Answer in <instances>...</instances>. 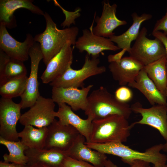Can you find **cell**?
I'll return each mask as SVG.
<instances>
[{"mask_svg": "<svg viewBox=\"0 0 167 167\" xmlns=\"http://www.w3.org/2000/svg\"><path fill=\"white\" fill-rule=\"evenodd\" d=\"M70 42L66 43L60 51L46 66L41 78L44 84L50 83L63 74L71 66L73 60V48Z\"/></svg>", "mask_w": 167, "mask_h": 167, "instance_id": "15", "label": "cell"}, {"mask_svg": "<svg viewBox=\"0 0 167 167\" xmlns=\"http://www.w3.org/2000/svg\"><path fill=\"white\" fill-rule=\"evenodd\" d=\"M27 167H55L42 164H36L31 165L27 166Z\"/></svg>", "mask_w": 167, "mask_h": 167, "instance_id": "36", "label": "cell"}, {"mask_svg": "<svg viewBox=\"0 0 167 167\" xmlns=\"http://www.w3.org/2000/svg\"><path fill=\"white\" fill-rule=\"evenodd\" d=\"M114 96L119 101L127 103L131 101L133 97L131 90L125 86H121L116 89Z\"/></svg>", "mask_w": 167, "mask_h": 167, "instance_id": "29", "label": "cell"}, {"mask_svg": "<svg viewBox=\"0 0 167 167\" xmlns=\"http://www.w3.org/2000/svg\"><path fill=\"white\" fill-rule=\"evenodd\" d=\"M132 112L139 113L142 118L132 123L147 125L157 129L163 138L167 140V105H156L148 108H143L139 102L131 106Z\"/></svg>", "mask_w": 167, "mask_h": 167, "instance_id": "11", "label": "cell"}, {"mask_svg": "<svg viewBox=\"0 0 167 167\" xmlns=\"http://www.w3.org/2000/svg\"><path fill=\"white\" fill-rule=\"evenodd\" d=\"M23 62L11 58L0 49V86L9 80L27 75Z\"/></svg>", "mask_w": 167, "mask_h": 167, "instance_id": "24", "label": "cell"}, {"mask_svg": "<svg viewBox=\"0 0 167 167\" xmlns=\"http://www.w3.org/2000/svg\"><path fill=\"white\" fill-rule=\"evenodd\" d=\"M85 144L88 147L105 154H109L120 157L125 163L131 165L136 160L144 161L154 165L165 164L167 156L161 153L163 144H159L147 149L144 152L133 150L119 142L106 143L87 142Z\"/></svg>", "mask_w": 167, "mask_h": 167, "instance_id": "2", "label": "cell"}, {"mask_svg": "<svg viewBox=\"0 0 167 167\" xmlns=\"http://www.w3.org/2000/svg\"><path fill=\"white\" fill-rule=\"evenodd\" d=\"M165 96L167 99V88ZM162 150L164 152H167V140L166 141V143L163 144Z\"/></svg>", "mask_w": 167, "mask_h": 167, "instance_id": "37", "label": "cell"}, {"mask_svg": "<svg viewBox=\"0 0 167 167\" xmlns=\"http://www.w3.org/2000/svg\"><path fill=\"white\" fill-rule=\"evenodd\" d=\"M0 143L5 146L9 152L8 154L6 153L3 155L4 162L27 165L28 158L24 152L28 148L21 140L11 141L0 137Z\"/></svg>", "mask_w": 167, "mask_h": 167, "instance_id": "27", "label": "cell"}, {"mask_svg": "<svg viewBox=\"0 0 167 167\" xmlns=\"http://www.w3.org/2000/svg\"><path fill=\"white\" fill-rule=\"evenodd\" d=\"M152 167H167V165L165 164L164 165L157 166L153 165Z\"/></svg>", "mask_w": 167, "mask_h": 167, "instance_id": "38", "label": "cell"}, {"mask_svg": "<svg viewBox=\"0 0 167 167\" xmlns=\"http://www.w3.org/2000/svg\"><path fill=\"white\" fill-rule=\"evenodd\" d=\"M166 10L165 15L156 21L152 32L163 31V32L167 36V6Z\"/></svg>", "mask_w": 167, "mask_h": 167, "instance_id": "31", "label": "cell"}, {"mask_svg": "<svg viewBox=\"0 0 167 167\" xmlns=\"http://www.w3.org/2000/svg\"><path fill=\"white\" fill-rule=\"evenodd\" d=\"M128 84L129 86L140 92L152 106L156 105H167L166 97L159 91L144 68L140 70L135 80Z\"/></svg>", "mask_w": 167, "mask_h": 167, "instance_id": "20", "label": "cell"}, {"mask_svg": "<svg viewBox=\"0 0 167 167\" xmlns=\"http://www.w3.org/2000/svg\"><path fill=\"white\" fill-rule=\"evenodd\" d=\"M131 16L133 23L126 32L120 35H114L109 38L120 49H126L128 52L131 49L132 42L135 41L138 36L142 23L152 17V15L149 14L144 13L139 15L135 12L132 13Z\"/></svg>", "mask_w": 167, "mask_h": 167, "instance_id": "22", "label": "cell"}, {"mask_svg": "<svg viewBox=\"0 0 167 167\" xmlns=\"http://www.w3.org/2000/svg\"><path fill=\"white\" fill-rule=\"evenodd\" d=\"M28 79L26 75L9 80L0 86L2 97L12 99L20 97L25 89Z\"/></svg>", "mask_w": 167, "mask_h": 167, "instance_id": "28", "label": "cell"}, {"mask_svg": "<svg viewBox=\"0 0 167 167\" xmlns=\"http://www.w3.org/2000/svg\"><path fill=\"white\" fill-rule=\"evenodd\" d=\"M152 35L158 39L163 43L165 51V57L167 61V36L161 31L152 32Z\"/></svg>", "mask_w": 167, "mask_h": 167, "instance_id": "33", "label": "cell"}, {"mask_svg": "<svg viewBox=\"0 0 167 167\" xmlns=\"http://www.w3.org/2000/svg\"><path fill=\"white\" fill-rule=\"evenodd\" d=\"M96 15V13L89 29L83 30L82 35L76 41L75 44L76 48L80 53L85 51L92 57H98L100 53L105 50L116 51L120 49L109 38L93 33L92 29Z\"/></svg>", "mask_w": 167, "mask_h": 167, "instance_id": "13", "label": "cell"}, {"mask_svg": "<svg viewBox=\"0 0 167 167\" xmlns=\"http://www.w3.org/2000/svg\"><path fill=\"white\" fill-rule=\"evenodd\" d=\"M48 132L47 127L36 128L31 125H26L18 133V136L28 148L43 149L45 146Z\"/></svg>", "mask_w": 167, "mask_h": 167, "instance_id": "26", "label": "cell"}, {"mask_svg": "<svg viewBox=\"0 0 167 167\" xmlns=\"http://www.w3.org/2000/svg\"><path fill=\"white\" fill-rule=\"evenodd\" d=\"M55 103L52 98L40 95L30 109L21 115L20 123L37 128L48 127L55 119Z\"/></svg>", "mask_w": 167, "mask_h": 167, "instance_id": "7", "label": "cell"}, {"mask_svg": "<svg viewBox=\"0 0 167 167\" xmlns=\"http://www.w3.org/2000/svg\"><path fill=\"white\" fill-rule=\"evenodd\" d=\"M167 61L165 56L143 68L148 77L165 97L167 88Z\"/></svg>", "mask_w": 167, "mask_h": 167, "instance_id": "25", "label": "cell"}, {"mask_svg": "<svg viewBox=\"0 0 167 167\" xmlns=\"http://www.w3.org/2000/svg\"><path fill=\"white\" fill-rule=\"evenodd\" d=\"M29 55L31 60L30 73L25 89L20 96L19 103L22 109L31 107L40 95L38 73L40 62L43 57L39 44L35 43L29 50Z\"/></svg>", "mask_w": 167, "mask_h": 167, "instance_id": "10", "label": "cell"}, {"mask_svg": "<svg viewBox=\"0 0 167 167\" xmlns=\"http://www.w3.org/2000/svg\"><path fill=\"white\" fill-rule=\"evenodd\" d=\"M22 109L20 103L12 99L1 97L0 100V137L11 141H17L18 133L16 126L20 119Z\"/></svg>", "mask_w": 167, "mask_h": 167, "instance_id": "8", "label": "cell"}, {"mask_svg": "<svg viewBox=\"0 0 167 167\" xmlns=\"http://www.w3.org/2000/svg\"><path fill=\"white\" fill-rule=\"evenodd\" d=\"M58 110L56 112L55 117L58 121L64 125H70L84 136L86 142H89L92 128V120L89 118L83 119L76 114L69 105L62 104L58 106Z\"/></svg>", "mask_w": 167, "mask_h": 167, "instance_id": "19", "label": "cell"}, {"mask_svg": "<svg viewBox=\"0 0 167 167\" xmlns=\"http://www.w3.org/2000/svg\"><path fill=\"white\" fill-rule=\"evenodd\" d=\"M105 167H118L111 160H107L106 161ZM129 167H151L150 163L141 160L135 161Z\"/></svg>", "mask_w": 167, "mask_h": 167, "instance_id": "32", "label": "cell"}, {"mask_svg": "<svg viewBox=\"0 0 167 167\" xmlns=\"http://www.w3.org/2000/svg\"><path fill=\"white\" fill-rule=\"evenodd\" d=\"M85 115L92 120L118 115L128 119L132 111L127 103L118 100L106 88L101 86L88 96Z\"/></svg>", "mask_w": 167, "mask_h": 167, "instance_id": "3", "label": "cell"}, {"mask_svg": "<svg viewBox=\"0 0 167 167\" xmlns=\"http://www.w3.org/2000/svg\"><path fill=\"white\" fill-rule=\"evenodd\" d=\"M85 137L80 134L67 151L68 156L91 164L95 167H105L107 157L105 154L88 147L85 144Z\"/></svg>", "mask_w": 167, "mask_h": 167, "instance_id": "18", "label": "cell"}, {"mask_svg": "<svg viewBox=\"0 0 167 167\" xmlns=\"http://www.w3.org/2000/svg\"><path fill=\"white\" fill-rule=\"evenodd\" d=\"M92 84L81 89L74 87H52V99L59 106L68 104L73 111L80 109L85 111L88 105V97Z\"/></svg>", "mask_w": 167, "mask_h": 167, "instance_id": "14", "label": "cell"}, {"mask_svg": "<svg viewBox=\"0 0 167 167\" xmlns=\"http://www.w3.org/2000/svg\"><path fill=\"white\" fill-rule=\"evenodd\" d=\"M0 167H27V165H22L14 163H9L1 161H0Z\"/></svg>", "mask_w": 167, "mask_h": 167, "instance_id": "35", "label": "cell"}, {"mask_svg": "<svg viewBox=\"0 0 167 167\" xmlns=\"http://www.w3.org/2000/svg\"><path fill=\"white\" fill-rule=\"evenodd\" d=\"M48 127L44 148L67 151L80 134L70 125H64L55 119Z\"/></svg>", "mask_w": 167, "mask_h": 167, "instance_id": "9", "label": "cell"}, {"mask_svg": "<svg viewBox=\"0 0 167 167\" xmlns=\"http://www.w3.org/2000/svg\"><path fill=\"white\" fill-rule=\"evenodd\" d=\"M117 5H110L109 1H104L102 11L100 17L95 18L96 25L93 27L92 31L96 35L109 38L114 35L113 30L117 27L127 24L125 20L119 19L116 16Z\"/></svg>", "mask_w": 167, "mask_h": 167, "instance_id": "16", "label": "cell"}, {"mask_svg": "<svg viewBox=\"0 0 167 167\" xmlns=\"http://www.w3.org/2000/svg\"><path fill=\"white\" fill-rule=\"evenodd\" d=\"M148 30L143 27L128 52L129 56L146 66L165 56V47L158 38L150 39L147 37Z\"/></svg>", "mask_w": 167, "mask_h": 167, "instance_id": "6", "label": "cell"}, {"mask_svg": "<svg viewBox=\"0 0 167 167\" xmlns=\"http://www.w3.org/2000/svg\"><path fill=\"white\" fill-rule=\"evenodd\" d=\"M86 54L82 67L78 70L72 69L71 66L62 75L50 83L52 87L79 88L84 87V81L88 78L102 74L106 71L104 66H99L100 60L98 57H92Z\"/></svg>", "mask_w": 167, "mask_h": 167, "instance_id": "5", "label": "cell"}, {"mask_svg": "<svg viewBox=\"0 0 167 167\" xmlns=\"http://www.w3.org/2000/svg\"><path fill=\"white\" fill-rule=\"evenodd\" d=\"M32 2L31 0H0V22L6 27L10 26L14 12L21 8L28 9L33 14L44 15L45 12Z\"/></svg>", "mask_w": 167, "mask_h": 167, "instance_id": "23", "label": "cell"}, {"mask_svg": "<svg viewBox=\"0 0 167 167\" xmlns=\"http://www.w3.org/2000/svg\"><path fill=\"white\" fill-rule=\"evenodd\" d=\"M24 153L28 158L27 166L40 163L59 167L64 159L68 156L67 151L54 149L28 148Z\"/></svg>", "mask_w": 167, "mask_h": 167, "instance_id": "21", "label": "cell"}, {"mask_svg": "<svg viewBox=\"0 0 167 167\" xmlns=\"http://www.w3.org/2000/svg\"></svg>", "mask_w": 167, "mask_h": 167, "instance_id": "39", "label": "cell"}, {"mask_svg": "<svg viewBox=\"0 0 167 167\" xmlns=\"http://www.w3.org/2000/svg\"><path fill=\"white\" fill-rule=\"evenodd\" d=\"M6 27L4 24L0 22V49L11 58L23 62L27 60L29 50L35 42L34 37L28 33L24 41L19 42L10 34Z\"/></svg>", "mask_w": 167, "mask_h": 167, "instance_id": "12", "label": "cell"}, {"mask_svg": "<svg viewBox=\"0 0 167 167\" xmlns=\"http://www.w3.org/2000/svg\"><path fill=\"white\" fill-rule=\"evenodd\" d=\"M126 52L127 51L126 49H122L121 51L115 54L109 55L107 57L108 62L110 63L120 61Z\"/></svg>", "mask_w": 167, "mask_h": 167, "instance_id": "34", "label": "cell"}, {"mask_svg": "<svg viewBox=\"0 0 167 167\" xmlns=\"http://www.w3.org/2000/svg\"><path fill=\"white\" fill-rule=\"evenodd\" d=\"M43 16L46 23L45 29L36 35L34 40L40 44L43 61L46 66L66 43L75 45L79 29L76 26L59 29L49 14L45 12Z\"/></svg>", "mask_w": 167, "mask_h": 167, "instance_id": "1", "label": "cell"}, {"mask_svg": "<svg viewBox=\"0 0 167 167\" xmlns=\"http://www.w3.org/2000/svg\"><path fill=\"white\" fill-rule=\"evenodd\" d=\"M144 67L130 56L123 57L120 61L110 63L108 66L113 79L121 86L134 81Z\"/></svg>", "mask_w": 167, "mask_h": 167, "instance_id": "17", "label": "cell"}, {"mask_svg": "<svg viewBox=\"0 0 167 167\" xmlns=\"http://www.w3.org/2000/svg\"><path fill=\"white\" fill-rule=\"evenodd\" d=\"M134 126L124 117L113 115L93 120L89 143H106L126 141Z\"/></svg>", "mask_w": 167, "mask_h": 167, "instance_id": "4", "label": "cell"}, {"mask_svg": "<svg viewBox=\"0 0 167 167\" xmlns=\"http://www.w3.org/2000/svg\"><path fill=\"white\" fill-rule=\"evenodd\" d=\"M59 167H95L89 163L73 158L69 156L63 160Z\"/></svg>", "mask_w": 167, "mask_h": 167, "instance_id": "30", "label": "cell"}]
</instances>
